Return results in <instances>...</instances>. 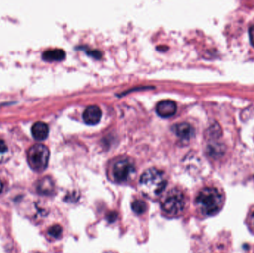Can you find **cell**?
<instances>
[{
  "mask_svg": "<svg viewBox=\"0 0 254 253\" xmlns=\"http://www.w3.org/2000/svg\"><path fill=\"white\" fill-rule=\"evenodd\" d=\"M113 176L117 182H126L135 172V167L130 160H119L113 166Z\"/></svg>",
  "mask_w": 254,
  "mask_h": 253,
  "instance_id": "5",
  "label": "cell"
},
{
  "mask_svg": "<svg viewBox=\"0 0 254 253\" xmlns=\"http://www.w3.org/2000/svg\"><path fill=\"white\" fill-rule=\"evenodd\" d=\"M102 117V111L97 105H90L85 110L83 114V120L88 125H96Z\"/></svg>",
  "mask_w": 254,
  "mask_h": 253,
  "instance_id": "7",
  "label": "cell"
},
{
  "mask_svg": "<svg viewBox=\"0 0 254 253\" xmlns=\"http://www.w3.org/2000/svg\"><path fill=\"white\" fill-rule=\"evenodd\" d=\"M8 151L7 146L6 145L5 142L2 140H0V156L6 154Z\"/></svg>",
  "mask_w": 254,
  "mask_h": 253,
  "instance_id": "15",
  "label": "cell"
},
{
  "mask_svg": "<svg viewBox=\"0 0 254 253\" xmlns=\"http://www.w3.org/2000/svg\"><path fill=\"white\" fill-rule=\"evenodd\" d=\"M53 190L54 184L49 178H43L39 183L38 190L40 193L47 195L52 193Z\"/></svg>",
  "mask_w": 254,
  "mask_h": 253,
  "instance_id": "11",
  "label": "cell"
},
{
  "mask_svg": "<svg viewBox=\"0 0 254 253\" xmlns=\"http://www.w3.org/2000/svg\"><path fill=\"white\" fill-rule=\"evenodd\" d=\"M62 228L59 225H55L50 227L49 230V234L55 239H58L62 234Z\"/></svg>",
  "mask_w": 254,
  "mask_h": 253,
  "instance_id": "13",
  "label": "cell"
},
{
  "mask_svg": "<svg viewBox=\"0 0 254 253\" xmlns=\"http://www.w3.org/2000/svg\"><path fill=\"white\" fill-rule=\"evenodd\" d=\"M172 129L179 138L184 141H189L195 135L193 127L188 123H178L173 126Z\"/></svg>",
  "mask_w": 254,
  "mask_h": 253,
  "instance_id": "8",
  "label": "cell"
},
{
  "mask_svg": "<svg viewBox=\"0 0 254 253\" xmlns=\"http://www.w3.org/2000/svg\"><path fill=\"white\" fill-rule=\"evenodd\" d=\"M65 56L66 53L65 51L61 49H49L43 52L42 58L46 62H61L65 59Z\"/></svg>",
  "mask_w": 254,
  "mask_h": 253,
  "instance_id": "9",
  "label": "cell"
},
{
  "mask_svg": "<svg viewBox=\"0 0 254 253\" xmlns=\"http://www.w3.org/2000/svg\"><path fill=\"white\" fill-rule=\"evenodd\" d=\"M3 189V184L2 183H1V181H0V193H1V190H2Z\"/></svg>",
  "mask_w": 254,
  "mask_h": 253,
  "instance_id": "17",
  "label": "cell"
},
{
  "mask_svg": "<svg viewBox=\"0 0 254 253\" xmlns=\"http://www.w3.org/2000/svg\"><path fill=\"white\" fill-rule=\"evenodd\" d=\"M50 152L49 149L43 144L32 146L27 153L28 165L32 170L37 172H43L49 163Z\"/></svg>",
  "mask_w": 254,
  "mask_h": 253,
  "instance_id": "3",
  "label": "cell"
},
{
  "mask_svg": "<svg viewBox=\"0 0 254 253\" xmlns=\"http://www.w3.org/2000/svg\"><path fill=\"white\" fill-rule=\"evenodd\" d=\"M252 221H253V224H254V212L253 215H252Z\"/></svg>",
  "mask_w": 254,
  "mask_h": 253,
  "instance_id": "18",
  "label": "cell"
},
{
  "mask_svg": "<svg viewBox=\"0 0 254 253\" xmlns=\"http://www.w3.org/2000/svg\"><path fill=\"white\" fill-rule=\"evenodd\" d=\"M177 106L176 102L170 100L161 101L156 106V112L163 118H168L174 115L176 112Z\"/></svg>",
  "mask_w": 254,
  "mask_h": 253,
  "instance_id": "6",
  "label": "cell"
},
{
  "mask_svg": "<svg viewBox=\"0 0 254 253\" xmlns=\"http://www.w3.org/2000/svg\"><path fill=\"white\" fill-rule=\"evenodd\" d=\"M87 54L95 59H101L102 57V53L98 50H89L87 51Z\"/></svg>",
  "mask_w": 254,
  "mask_h": 253,
  "instance_id": "14",
  "label": "cell"
},
{
  "mask_svg": "<svg viewBox=\"0 0 254 253\" xmlns=\"http://www.w3.org/2000/svg\"><path fill=\"white\" fill-rule=\"evenodd\" d=\"M140 186L144 195L149 198H156L165 189L167 179L161 171L152 168L143 172L140 177Z\"/></svg>",
  "mask_w": 254,
  "mask_h": 253,
  "instance_id": "2",
  "label": "cell"
},
{
  "mask_svg": "<svg viewBox=\"0 0 254 253\" xmlns=\"http://www.w3.org/2000/svg\"><path fill=\"white\" fill-rule=\"evenodd\" d=\"M49 126L43 122H37L31 127V134L37 141H43L49 135Z\"/></svg>",
  "mask_w": 254,
  "mask_h": 253,
  "instance_id": "10",
  "label": "cell"
},
{
  "mask_svg": "<svg viewBox=\"0 0 254 253\" xmlns=\"http://www.w3.org/2000/svg\"><path fill=\"white\" fill-rule=\"evenodd\" d=\"M223 196L216 188L203 189L196 198V205L203 215L213 216L220 211L223 205Z\"/></svg>",
  "mask_w": 254,
  "mask_h": 253,
  "instance_id": "1",
  "label": "cell"
},
{
  "mask_svg": "<svg viewBox=\"0 0 254 253\" xmlns=\"http://www.w3.org/2000/svg\"><path fill=\"white\" fill-rule=\"evenodd\" d=\"M131 208H132V210L134 211L136 214H137V215H141V214H143L146 212L147 206H146V203H145L143 201L136 200L133 202Z\"/></svg>",
  "mask_w": 254,
  "mask_h": 253,
  "instance_id": "12",
  "label": "cell"
},
{
  "mask_svg": "<svg viewBox=\"0 0 254 253\" xmlns=\"http://www.w3.org/2000/svg\"><path fill=\"white\" fill-rule=\"evenodd\" d=\"M249 37H250L251 43L254 46V25L249 29Z\"/></svg>",
  "mask_w": 254,
  "mask_h": 253,
  "instance_id": "16",
  "label": "cell"
},
{
  "mask_svg": "<svg viewBox=\"0 0 254 253\" xmlns=\"http://www.w3.org/2000/svg\"><path fill=\"white\" fill-rule=\"evenodd\" d=\"M185 206V196L178 189H173L169 191L161 202L163 210L170 215H176L180 213L183 211Z\"/></svg>",
  "mask_w": 254,
  "mask_h": 253,
  "instance_id": "4",
  "label": "cell"
}]
</instances>
